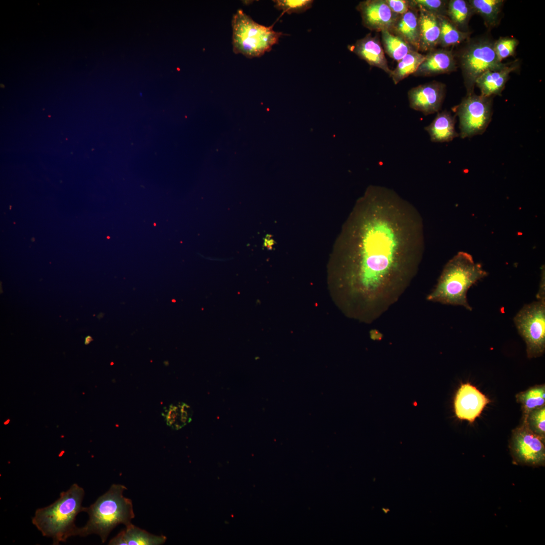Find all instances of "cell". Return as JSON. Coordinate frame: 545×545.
Returning <instances> with one entry per match:
<instances>
[{"label":"cell","mask_w":545,"mask_h":545,"mask_svg":"<svg viewBox=\"0 0 545 545\" xmlns=\"http://www.w3.org/2000/svg\"><path fill=\"white\" fill-rule=\"evenodd\" d=\"M424 249L423 221L394 190L369 187L343 227L330 266L331 291L347 316L369 323L409 287Z\"/></svg>","instance_id":"6da1fadb"},{"label":"cell","mask_w":545,"mask_h":545,"mask_svg":"<svg viewBox=\"0 0 545 545\" xmlns=\"http://www.w3.org/2000/svg\"><path fill=\"white\" fill-rule=\"evenodd\" d=\"M84 489L77 483L60 494L53 503L37 509L32 518V524L45 537L52 539V544L66 542L73 536L79 535L80 528L75 523L77 515L84 512L82 505Z\"/></svg>","instance_id":"7a4b0ae2"},{"label":"cell","mask_w":545,"mask_h":545,"mask_svg":"<svg viewBox=\"0 0 545 545\" xmlns=\"http://www.w3.org/2000/svg\"><path fill=\"white\" fill-rule=\"evenodd\" d=\"M487 273L472 256L459 252L445 265L438 283L427 295L428 301L472 308L467 300L468 289Z\"/></svg>","instance_id":"3957f363"},{"label":"cell","mask_w":545,"mask_h":545,"mask_svg":"<svg viewBox=\"0 0 545 545\" xmlns=\"http://www.w3.org/2000/svg\"><path fill=\"white\" fill-rule=\"evenodd\" d=\"M127 488L120 484H113L84 512L89 515L86 524L80 527L79 536L98 535L104 543L111 532L118 525L132 524L135 517L132 501L123 495Z\"/></svg>","instance_id":"277c9868"},{"label":"cell","mask_w":545,"mask_h":545,"mask_svg":"<svg viewBox=\"0 0 545 545\" xmlns=\"http://www.w3.org/2000/svg\"><path fill=\"white\" fill-rule=\"evenodd\" d=\"M233 51L248 58L259 57L270 51L278 43L282 33L277 32L272 26L260 25L238 10L232 20Z\"/></svg>","instance_id":"5b68a950"},{"label":"cell","mask_w":545,"mask_h":545,"mask_svg":"<svg viewBox=\"0 0 545 545\" xmlns=\"http://www.w3.org/2000/svg\"><path fill=\"white\" fill-rule=\"evenodd\" d=\"M494 43L488 38H477L469 41L460 53L459 64L467 94L474 92L476 81L483 73L506 65L497 59Z\"/></svg>","instance_id":"8992f818"},{"label":"cell","mask_w":545,"mask_h":545,"mask_svg":"<svg viewBox=\"0 0 545 545\" xmlns=\"http://www.w3.org/2000/svg\"><path fill=\"white\" fill-rule=\"evenodd\" d=\"M514 321L526 343L527 357L532 358L542 355L545 350V299L524 305Z\"/></svg>","instance_id":"52a82bcc"},{"label":"cell","mask_w":545,"mask_h":545,"mask_svg":"<svg viewBox=\"0 0 545 545\" xmlns=\"http://www.w3.org/2000/svg\"><path fill=\"white\" fill-rule=\"evenodd\" d=\"M459 119L460 136L471 137L483 134L491 121L493 97L467 94L454 108Z\"/></svg>","instance_id":"ba28073f"},{"label":"cell","mask_w":545,"mask_h":545,"mask_svg":"<svg viewBox=\"0 0 545 545\" xmlns=\"http://www.w3.org/2000/svg\"><path fill=\"white\" fill-rule=\"evenodd\" d=\"M510 447L515 463L533 467L544 465V441L529 429L525 420L513 430Z\"/></svg>","instance_id":"9c48e42d"},{"label":"cell","mask_w":545,"mask_h":545,"mask_svg":"<svg viewBox=\"0 0 545 545\" xmlns=\"http://www.w3.org/2000/svg\"><path fill=\"white\" fill-rule=\"evenodd\" d=\"M446 88L445 84L435 81L412 87L408 92L410 107L425 116L439 112Z\"/></svg>","instance_id":"30bf717a"},{"label":"cell","mask_w":545,"mask_h":545,"mask_svg":"<svg viewBox=\"0 0 545 545\" xmlns=\"http://www.w3.org/2000/svg\"><path fill=\"white\" fill-rule=\"evenodd\" d=\"M364 27L371 31H391L399 15L394 13L385 0H366L357 7Z\"/></svg>","instance_id":"8fae6325"},{"label":"cell","mask_w":545,"mask_h":545,"mask_svg":"<svg viewBox=\"0 0 545 545\" xmlns=\"http://www.w3.org/2000/svg\"><path fill=\"white\" fill-rule=\"evenodd\" d=\"M489 402V399L475 386L469 383L462 384L454 399L455 414L459 419L472 423Z\"/></svg>","instance_id":"7c38bea8"},{"label":"cell","mask_w":545,"mask_h":545,"mask_svg":"<svg viewBox=\"0 0 545 545\" xmlns=\"http://www.w3.org/2000/svg\"><path fill=\"white\" fill-rule=\"evenodd\" d=\"M457 63L452 50L435 48L425 55V58L413 74L415 76L430 77L449 74L457 69Z\"/></svg>","instance_id":"4fadbf2b"},{"label":"cell","mask_w":545,"mask_h":545,"mask_svg":"<svg viewBox=\"0 0 545 545\" xmlns=\"http://www.w3.org/2000/svg\"><path fill=\"white\" fill-rule=\"evenodd\" d=\"M348 48L369 65L382 69L390 76L392 70L389 68L383 48L376 36L368 33Z\"/></svg>","instance_id":"5bb4252c"},{"label":"cell","mask_w":545,"mask_h":545,"mask_svg":"<svg viewBox=\"0 0 545 545\" xmlns=\"http://www.w3.org/2000/svg\"><path fill=\"white\" fill-rule=\"evenodd\" d=\"M519 61L507 63L503 67L487 71L476 80L475 85L480 89L481 94L486 97L501 95L511 73L519 67Z\"/></svg>","instance_id":"9a60e30c"},{"label":"cell","mask_w":545,"mask_h":545,"mask_svg":"<svg viewBox=\"0 0 545 545\" xmlns=\"http://www.w3.org/2000/svg\"><path fill=\"white\" fill-rule=\"evenodd\" d=\"M415 7L418 14L420 30L419 51L429 52L437 48V46L439 45L440 37L439 20L438 16L428 12L420 6H415Z\"/></svg>","instance_id":"2e32d148"},{"label":"cell","mask_w":545,"mask_h":545,"mask_svg":"<svg viewBox=\"0 0 545 545\" xmlns=\"http://www.w3.org/2000/svg\"><path fill=\"white\" fill-rule=\"evenodd\" d=\"M411 6L406 13L400 15L392 31V33L400 36L415 50L420 48V30L418 11L415 6L410 1Z\"/></svg>","instance_id":"e0dca14e"},{"label":"cell","mask_w":545,"mask_h":545,"mask_svg":"<svg viewBox=\"0 0 545 545\" xmlns=\"http://www.w3.org/2000/svg\"><path fill=\"white\" fill-rule=\"evenodd\" d=\"M167 537L163 535H156L140 528L132 524L121 531L112 538L110 545H160L164 544Z\"/></svg>","instance_id":"ac0fdd59"},{"label":"cell","mask_w":545,"mask_h":545,"mask_svg":"<svg viewBox=\"0 0 545 545\" xmlns=\"http://www.w3.org/2000/svg\"><path fill=\"white\" fill-rule=\"evenodd\" d=\"M456 123V116L445 110L438 112L432 122L424 129L428 133L431 141L450 142L459 136L455 130Z\"/></svg>","instance_id":"d6986e66"},{"label":"cell","mask_w":545,"mask_h":545,"mask_svg":"<svg viewBox=\"0 0 545 545\" xmlns=\"http://www.w3.org/2000/svg\"><path fill=\"white\" fill-rule=\"evenodd\" d=\"M474 14L480 15L487 27L497 26L500 19L504 1L503 0H469Z\"/></svg>","instance_id":"ffe728a7"},{"label":"cell","mask_w":545,"mask_h":545,"mask_svg":"<svg viewBox=\"0 0 545 545\" xmlns=\"http://www.w3.org/2000/svg\"><path fill=\"white\" fill-rule=\"evenodd\" d=\"M473 10L468 1H448L446 16L461 31L469 32L468 23Z\"/></svg>","instance_id":"44dd1931"},{"label":"cell","mask_w":545,"mask_h":545,"mask_svg":"<svg viewBox=\"0 0 545 545\" xmlns=\"http://www.w3.org/2000/svg\"><path fill=\"white\" fill-rule=\"evenodd\" d=\"M516 399L517 402L521 405L522 420H526L529 412L544 406L545 385L542 384L534 386L520 392L516 395Z\"/></svg>","instance_id":"7402d4cb"},{"label":"cell","mask_w":545,"mask_h":545,"mask_svg":"<svg viewBox=\"0 0 545 545\" xmlns=\"http://www.w3.org/2000/svg\"><path fill=\"white\" fill-rule=\"evenodd\" d=\"M440 26L439 45L447 47L459 44L469 38L470 32L459 30L446 16H438Z\"/></svg>","instance_id":"603a6c76"},{"label":"cell","mask_w":545,"mask_h":545,"mask_svg":"<svg viewBox=\"0 0 545 545\" xmlns=\"http://www.w3.org/2000/svg\"><path fill=\"white\" fill-rule=\"evenodd\" d=\"M424 58L425 55L415 50L407 53L392 70L390 76L394 84H397L410 75L414 74Z\"/></svg>","instance_id":"cb8c5ba5"},{"label":"cell","mask_w":545,"mask_h":545,"mask_svg":"<svg viewBox=\"0 0 545 545\" xmlns=\"http://www.w3.org/2000/svg\"><path fill=\"white\" fill-rule=\"evenodd\" d=\"M380 32L385 51L392 59L399 62L407 53L415 50L404 39L391 32L384 30Z\"/></svg>","instance_id":"d4e9b609"},{"label":"cell","mask_w":545,"mask_h":545,"mask_svg":"<svg viewBox=\"0 0 545 545\" xmlns=\"http://www.w3.org/2000/svg\"><path fill=\"white\" fill-rule=\"evenodd\" d=\"M525 421L529 429L544 441L545 406H543L531 411Z\"/></svg>","instance_id":"484cf974"},{"label":"cell","mask_w":545,"mask_h":545,"mask_svg":"<svg viewBox=\"0 0 545 545\" xmlns=\"http://www.w3.org/2000/svg\"><path fill=\"white\" fill-rule=\"evenodd\" d=\"M518 44V40L512 37H502L494 41V50L498 60L502 62L505 59L513 56Z\"/></svg>","instance_id":"4316f807"},{"label":"cell","mask_w":545,"mask_h":545,"mask_svg":"<svg viewBox=\"0 0 545 545\" xmlns=\"http://www.w3.org/2000/svg\"><path fill=\"white\" fill-rule=\"evenodd\" d=\"M275 7L288 14L300 13L310 9L313 4L312 0H276L274 1Z\"/></svg>","instance_id":"83f0119b"},{"label":"cell","mask_w":545,"mask_h":545,"mask_svg":"<svg viewBox=\"0 0 545 545\" xmlns=\"http://www.w3.org/2000/svg\"><path fill=\"white\" fill-rule=\"evenodd\" d=\"M415 6H420L426 11L437 16H446L448 1L443 0H413Z\"/></svg>","instance_id":"f1b7e54d"},{"label":"cell","mask_w":545,"mask_h":545,"mask_svg":"<svg viewBox=\"0 0 545 545\" xmlns=\"http://www.w3.org/2000/svg\"><path fill=\"white\" fill-rule=\"evenodd\" d=\"M162 415L167 424L172 428L179 429L183 427L181 422V411L179 403L177 405L171 404L167 408H165Z\"/></svg>","instance_id":"f546056e"},{"label":"cell","mask_w":545,"mask_h":545,"mask_svg":"<svg viewBox=\"0 0 545 545\" xmlns=\"http://www.w3.org/2000/svg\"><path fill=\"white\" fill-rule=\"evenodd\" d=\"M385 2L394 13L399 15L407 12L411 6L410 1L385 0Z\"/></svg>","instance_id":"4dcf8cb0"},{"label":"cell","mask_w":545,"mask_h":545,"mask_svg":"<svg viewBox=\"0 0 545 545\" xmlns=\"http://www.w3.org/2000/svg\"><path fill=\"white\" fill-rule=\"evenodd\" d=\"M542 278L539 285V288L538 292L537 294V299H545V290H544V271H542Z\"/></svg>","instance_id":"1f68e13d"},{"label":"cell","mask_w":545,"mask_h":545,"mask_svg":"<svg viewBox=\"0 0 545 545\" xmlns=\"http://www.w3.org/2000/svg\"><path fill=\"white\" fill-rule=\"evenodd\" d=\"M92 340V338L90 336L86 337L85 338V344H88Z\"/></svg>","instance_id":"d6a6232c"},{"label":"cell","mask_w":545,"mask_h":545,"mask_svg":"<svg viewBox=\"0 0 545 545\" xmlns=\"http://www.w3.org/2000/svg\"><path fill=\"white\" fill-rule=\"evenodd\" d=\"M10 419H8L6 421H5L4 423L5 425H7L10 422Z\"/></svg>","instance_id":"836d02e7"}]
</instances>
